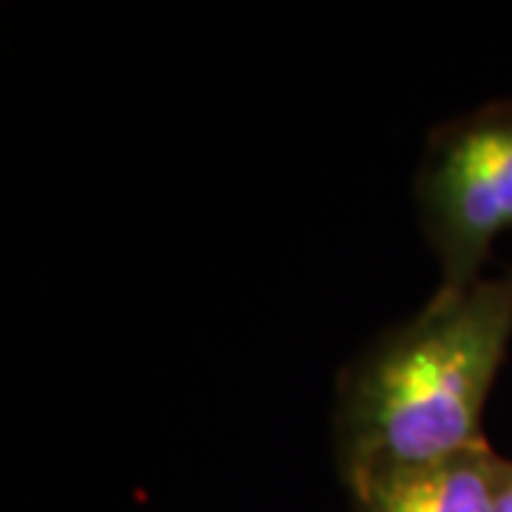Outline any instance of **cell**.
<instances>
[{
	"label": "cell",
	"mask_w": 512,
	"mask_h": 512,
	"mask_svg": "<svg viewBox=\"0 0 512 512\" xmlns=\"http://www.w3.org/2000/svg\"><path fill=\"white\" fill-rule=\"evenodd\" d=\"M421 231L439 262V296L481 279L512 231V100L487 103L433 128L416 174Z\"/></svg>",
	"instance_id": "2"
},
{
	"label": "cell",
	"mask_w": 512,
	"mask_h": 512,
	"mask_svg": "<svg viewBox=\"0 0 512 512\" xmlns=\"http://www.w3.org/2000/svg\"><path fill=\"white\" fill-rule=\"evenodd\" d=\"M512 339V268L379 333L336 382V470L353 490L382 470L481 441V413Z\"/></svg>",
	"instance_id": "1"
},
{
	"label": "cell",
	"mask_w": 512,
	"mask_h": 512,
	"mask_svg": "<svg viewBox=\"0 0 512 512\" xmlns=\"http://www.w3.org/2000/svg\"><path fill=\"white\" fill-rule=\"evenodd\" d=\"M512 461L487 441L453 456L382 470L350 493L353 512H493Z\"/></svg>",
	"instance_id": "3"
},
{
	"label": "cell",
	"mask_w": 512,
	"mask_h": 512,
	"mask_svg": "<svg viewBox=\"0 0 512 512\" xmlns=\"http://www.w3.org/2000/svg\"><path fill=\"white\" fill-rule=\"evenodd\" d=\"M493 512H512V470L510 476H507V481L501 484V490H498Z\"/></svg>",
	"instance_id": "4"
}]
</instances>
